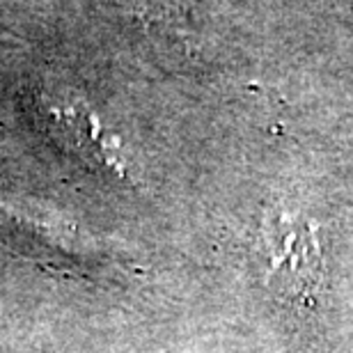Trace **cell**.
<instances>
[{
  "instance_id": "obj_1",
  "label": "cell",
  "mask_w": 353,
  "mask_h": 353,
  "mask_svg": "<svg viewBox=\"0 0 353 353\" xmlns=\"http://www.w3.org/2000/svg\"><path fill=\"white\" fill-rule=\"evenodd\" d=\"M266 285L294 305L314 307L323 287V255L319 228L292 211H273L262 228Z\"/></svg>"
}]
</instances>
